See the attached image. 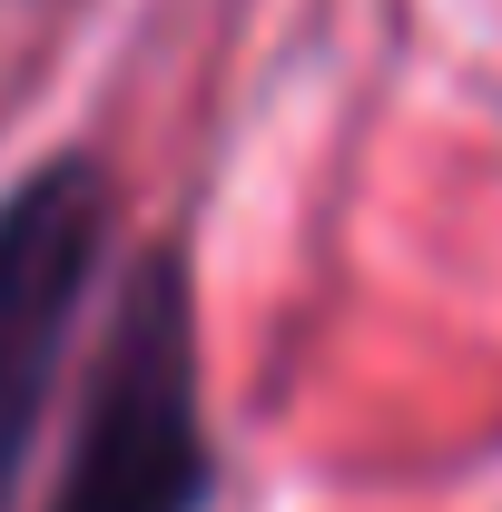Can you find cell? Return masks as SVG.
Listing matches in <instances>:
<instances>
[{
	"label": "cell",
	"mask_w": 502,
	"mask_h": 512,
	"mask_svg": "<svg viewBox=\"0 0 502 512\" xmlns=\"http://www.w3.org/2000/svg\"><path fill=\"white\" fill-rule=\"evenodd\" d=\"M197 483H207V444H197L188 276L148 256L119 296V335L50 512H197Z\"/></svg>",
	"instance_id": "obj_1"
},
{
	"label": "cell",
	"mask_w": 502,
	"mask_h": 512,
	"mask_svg": "<svg viewBox=\"0 0 502 512\" xmlns=\"http://www.w3.org/2000/svg\"><path fill=\"white\" fill-rule=\"evenodd\" d=\"M99 217H109V197H99V178H89L79 158L40 168L30 188L0 207V503H10L20 453H30V424H40V404H50L69 316H79V296H89Z\"/></svg>",
	"instance_id": "obj_2"
}]
</instances>
